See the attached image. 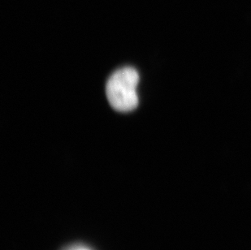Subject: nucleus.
I'll return each mask as SVG.
<instances>
[{"label": "nucleus", "instance_id": "nucleus-1", "mask_svg": "<svg viewBox=\"0 0 251 250\" xmlns=\"http://www.w3.org/2000/svg\"><path fill=\"white\" fill-rule=\"evenodd\" d=\"M138 72L133 68H124L114 73L106 86L107 100L115 110L122 112L133 111L138 106Z\"/></svg>", "mask_w": 251, "mask_h": 250}, {"label": "nucleus", "instance_id": "nucleus-2", "mask_svg": "<svg viewBox=\"0 0 251 250\" xmlns=\"http://www.w3.org/2000/svg\"><path fill=\"white\" fill-rule=\"evenodd\" d=\"M64 250H91L90 248H88L87 246H84V245H74L71 246L69 248L65 249Z\"/></svg>", "mask_w": 251, "mask_h": 250}]
</instances>
